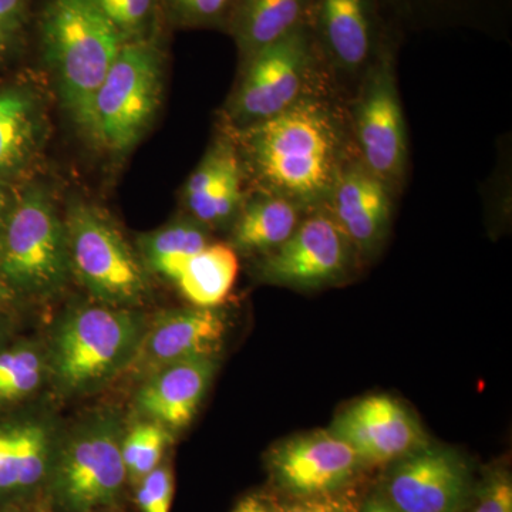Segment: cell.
<instances>
[{
  "instance_id": "6da1fadb",
  "label": "cell",
  "mask_w": 512,
  "mask_h": 512,
  "mask_svg": "<svg viewBox=\"0 0 512 512\" xmlns=\"http://www.w3.org/2000/svg\"><path fill=\"white\" fill-rule=\"evenodd\" d=\"M225 133L245 192L285 198L306 211L328 202L343 168L357 156L348 106L338 94L309 97L272 119Z\"/></svg>"
},
{
  "instance_id": "7a4b0ae2",
  "label": "cell",
  "mask_w": 512,
  "mask_h": 512,
  "mask_svg": "<svg viewBox=\"0 0 512 512\" xmlns=\"http://www.w3.org/2000/svg\"><path fill=\"white\" fill-rule=\"evenodd\" d=\"M39 40L60 104L84 133L94 96L124 45L123 37L94 0H46Z\"/></svg>"
},
{
  "instance_id": "3957f363",
  "label": "cell",
  "mask_w": 512,
  "mask_h": 512,
  "mask_svg": "<svg viewBox=\"0 0 512 512\" xmlns=\"http://www.w3.org/2000/svg\"><path fill=\"white\" fill-rule=\"evenodd\" d=\"M323 94L340 96L311 30L302 26L239 63L237 82L220 110V128L242 130Z\"/></svg>"
},
{
  "instance_id": "277c9868",
  "label": "cell",
  "mask_w": 512,
  "mask_h": 512,
  "mask_svg": "<svg viewBox=\"0 0 512 512\" xmlns=\"http://www.w3.org/2000/svg\"><path fill=\"white\" fill-rule=\"evenodd\" d=\"M69 244L64 215L42 181L16 185L12 207L0 228V282L16 299H46L69 279Z\"/></svg>"
},
{
  "instance_id": "5b68a950",
  "label": "cell",
  "mask_w": 512,
  "mask_h": 512,
  "mask_svg": "<svg viewBox=\"0 0 512 512\" xmlns=\"http://www.w3.org/2000/svg\"><path fill=\"white\" fill-rule=\"evenodd\" d=\"M146 326L134 308L97 302L67 312L50 348L57 387L67 394H83L109 383L133 362Z\"/></svg>"
},
{
  "instance_id": "8992f818",
  "label": "cell",
  "mask_w": 512,
  "mask_h": 512,
  "mask_svg": "<svg viewBox=\"0 0 512 512\" xmlns=\"http://www.w3.org/2000/svg\"><path fill=\"white\" fill-rule=\"evenodd\" d=\"M164 80L161 37L124 43L94 96L84 134L104 153L127 156L156 123Z\"/></svg>"
},
{
  "instance_id": "52a82bcc",
  "label": "cell",
  "mask_w": 512,
  "mask_h": 512,
  "mask_svg": "<svg viewBox=\"0 0 512 512\" xmlns=\"http://www.w3.org/2000/svg\"><path fill=\"white\" fill-rule=\"evenodd\" d=\"M404 35L390 30L379 56L346 101L357 156L396 197L409 175V136L397 83V56Z\"/></svg>"
},
{
  "instance_id": "ba28073f",
  "label": "cell",
  "mask_w": 512,
  "mask_h": 512,
  "mask_svg": "<svg viewBox=\"0 0 512 512\" xmlns=\"http://www.w3.org/2000/svg\"><path fill=\"white\" fill-rule=\"evenodd\" d=\"M70 269L94 301L134 308L148 295L146 266L99 205L73 198L64 212Z\"/></svg>"
},
{
  "instance_id": "9c48e42d",
  "label": "cell",
  "mask_w": 512,
  "mask_h": 512,
  "mask_svg": "<svg viewBox=\"0 0 512 512\" xmlns=\"http://www.w3.org/2000/svg\"><path fill=\"white\" fill-rule=\"evenodd\" d=\"M120 421L99 414L56 448L50 470L49 501L62 512H94L116 504L128 481L121 456Z\"/></svg>"
},
{
  "instance_id": "30bf717a",
  "label": "cell",
  "mask_w": 512,
  "mask_h": 512,
  "mask_svg": "<svg viewBox=\"0 0 512 512\" xmlns=\"http://www.w3.org/2000/svg\"><path fill=\"white\" fill-rule=\"evenodd\" d=\"M308 28L336 90L348 101L396 26L382 0H311Z\"/></svg>"
},
{
  "instance_id": "8fae6325",
  "label": "cell",
  "mask_w": 512,
  "mask_h": 512,
  "mask_svg": "<svg viewBox=\"0 0 512 512\" xmlns=\"http://www.w3.org/2000/svg\"><path fill=\"white\" fill-rule=\"evenodd\" d=\"M362 264L325 204L308 211L281 247L258 256L255 272L266 284L319 289L348 281Z\"/></svg>"
},
{
  "instance_id": "7c38bea8",
  "label": "cell",
  "mask_w": 512,
  "mask_h": 512,
  "mask_svg": "<svg viewBox=\"0 0 512 512\" xmlns=\"http://www.w3.org/2000/svg\"><path fill=\"white\" fill-rule=\"evenodd\" d=\"M474 488L473 474L460 454L427 444L394 461L382 495L399 512H466Z\"/></svg>"
},
{
  "instance_id": "4fadbf2b",
  "label": "cell",
  "mask_w": 512,
  "mask_h": 512,
  "mask_svg": "<svg viewBox=\"0 0 512 512\" xmlns=\"http://www.w3.org/2000/svg\"><path fill=\"white\" fill-rule=\"evenodd\" d=\"M272 480L289 498L349 487L365 464L332 431H313L278 444L268 458Z\"/></svg>"
},
{
  "instance_id": "5bb4252c",
  "label": "cell",
  "mask_w": 512,
  "mask_h": 512,
  "mask_svg": "<svg viewBox=\"0 0 512 512\" xmlns=\"http://www.w3.org/2000/svg\"><path fill=\"white\" fill-rule=\"evenodd\" d=\"M330 431L349 444L365 466L394 463L429 444L414 414L386 394L350 404Z\"/></svg>"
},
{
  "instance_id": "9a60e30c",
  "label": "cell",
  "mask_w": 512,
  "mask_h": 512,
  "mask_svg": "<svg viewBox=\"0 0 512 512\" xmlns=\"http://www.w3.org/2000/svg\"><path fill=\"white\" fill-rule=\"evenodd\" d=\"M396 198L359 156L343 168L326 205L360 261L375 258L389 239Z\"/></svg>"
},
{
  "instance_id": "2e32d148",
  "label": "cell",
  "mask_w": 512,
  "mask_h": 512,
  "mask_svg": "<svg viewBox=\"0 0 512 512\" xmlns=\"http://www.w3.org/2000/svg\"><path fill=\"white\" fill-rule=\"evenodd\" d=\"M227 323L215 308L174 309L146 326L133 362L137 379L146 380L164 367L197 357H215L222 348Z\"/></svg>"
},
{
  "instance_id": "e0dca14e",
  "label": "cell",
  "mask_w": 512,
  "mask_h": 512,
  "mask_svg": "<svg viewBox=\"0 0 512 512\" xmlns=\"http://www.w3.org/2000/svg\"><path fill=\"white\" fill-rule=\"evenodd\" d=\"M49 136L45 100L33 84H0V184L28 180Z\"/></svg>"
},
{
  "instance_id": "ac0fdd59",
  "label": "cell",
  "mask_w": 512,
  "mask_h": 512,
  "mask_svg": "<svg viewBox=\"0 0 512 512\" xmlns=\"http://www.w3.org/2000/svg\"><path fill=\"white\" fill-rule=\"evenodd\" d=\"M56 446L52 431L32 417L0 420V505L20 498L47 483Z\"/></svg>"
},
{
  "instance_id": "d6986e66",
  "label": "cell",
  "mask_w": 512,
  "mask_h": 512,
  "mask_svg": "<svg viewBox=\"0 0 512 512\" xmlns=\"http://www.w3.org/2000/svg\"><path fill=\"white\" fill-rule=\"evenodd\" d=\"M217 365L215 357H197L158 370L141 383L138 412L165 429H184L200 409Z\"/></svg>"
},
{
  "instance_id": "ffe728a7",
  "label": "cell",
  "mask_w": 512,
  "mask_h": 512,
  "mask_svg": "<svg viewBox=\"0 0 512 512\" xmlns=\"http://www.w3.org/2000/svg\"><path fill=\"white\" fill-rule=\"evenodd\" d=\"M392 25L409 30L466 28L504 33L508 30L511 0H382Z\"/></svg>"
},
{
  "instance_id": "44dd1931",
  "label": "cell",
  "mask_w": 512,
  "mask_h": 512,
  "mask_svg": "<svg viewBox=\"0 0 512 512\" xmlns=\"http://www.w3.org/2000/svg\"><path fill=\"white\" fill-rule=\"evenodd\" d=\"M308 211L275 195L247 192L232 222L229 242L237 254L262 256L291 238Z\"/></svg>"
},
{
  "instance_id": "7402d4cb",
  "label": "cell",
  "mask_w": 512,
  "mask_h": 512,
  "mask_svg": "<svg viewBox=\"0 0 512 512\" xmlns=\"http://www.w3.org/2000/svg\"><path fill=\"white\" fill-rule=\"evenodd\" d=\"M311 0H238L225 33L237 46L239 63L308 25Z\"/></svg>"
},
{
  "instance_id": "603a6c76",
  "label": "cell",
  "mask_w": 512,
  "mask_h": 512,
  "mask_svg": "<svg viewBox=\"0 0 512 512\" xmlns=\"http://www.w3.org/2000/svg\"><path fill=\"white\" fill-rule=\"evenodd\" d=\"M239 271L235 249L225 242L208 247L185 259L173 282L198 308H217L234 288Z\"/></svg>"
},
{
  "instance_id": "cb8c5ba5",
  "label": "cell",
  "mask_w": 512,
  "mask_h": 512,
  "mask_svg": "<svg viewBox=\"0 0 512 512\" xmlns=\"http://www.w3.org/2000/svg\"><path fill=\"white\" fill-rule=\"evenodd\" d=\"M211 232L210 228L185 215L164 227L138 235L137 252L147 272L173 281L185 259L211 244Z\"/></svg>"
},
{
  "instance_id": "d4e9b609",
  "label": "cell",
  "mask_w": 512,
  "mask_h": 512,
  "mask_svg": "<svg viewBox=\"0 0 512 512\" xmlns=\"http://www.w3.org/2000/svg\"><path fill=\"white\" fill-rule=\"evenodd\" d=\"M46 356L36 343L10 339L0 348V410L25 402L42 386Z\"/></svg>"
},
{
  "instance_id": "484cf974",
  "label": "cell",
  "mask_w": 512,
  "mask_h": 512,
  "mask_svg": "<svg viewBox=\"0 0 512 512\" xmlns=\"http://www.w3.org/2000/svg\"><path fill=\"white\" fill-rule=\"evenodd\" d=\"M235 156V147L231 137L225 131L212 141L200 164L197 165L181 191L185 215L208 228L210 222V204L212 194L217 188L222 173L231 158Z\"/></svg>"
},
{
  "instance_id": "4316f807",
  "label": "cell",
  "mask_w": 512,
  "mask_h": 512,
  "mask_svg": "<svg viewBox=\"0 0 512 512\" xmlns=\"http://www.w3.org/2000/svg\"><path fill=\"white\" fill-rule=\"evenodd\" d=\"M124 43L161 37L160 0H94Z\"/></svg>"
},
{
  "instance_id": "83f0119b",
  "label": "cell",
  "mask_w": 512,
  "mask_h": 512,
  "mask_svg": "<svg viewBox=\"0 0 512 512\" xmlns=\"http://www.w3.org/2000/svg\"><path fill=\"white\" fill-rule=\"evenodd\" d=\"M171 443L168 429L161 424H137L121 441V456L128 481L137 484L141 478L156 470L163 460L165 448Z\"/></svg>"
},
{
  "instance_id": "f1b7e54d",
  "label": "cell",
  "mask_w": 512,
  "mask_h": 512,
  "mask_svg": "<svg viewBox=\"0 0 512 512\" xmlns=\"http://www.w3.org/2000/svg\"><path fill=\"white\" fill-rule=\"evenodd\" d=\"M238 0H160L165 26L180 30H227Z\"/></svg>"
},
{
  "instance_id": "f546056e",
  "label": "cell",
  "mask_w": 512,
  "mask_h": 512,
  "mask_svg": "<svg viewBox=\"0 0 512 512\" xmlns=\"http://www.w3.org/2000/svg\"><path fill=\"white\" fill-rule=\"evenodd\" d=\"M468 512H512V478L507 468H493L474 488Z\"/></svg>"
},
{
  "instance_id": "4dcf8cb0",
  "label": "cell",
  "mask_w": 512,
  "mask_h": 512,
  "mask_svg": "<svg viewBox=\"0 0 512 512\" xmlns=\"http://www.w3.org/2000/svg\"><path fill=\"white\" fill-rule=\"evenodd\" d=\"M174 474L168 464H160L137 483L136 503L141 512H170L174 498Z\"/></svg>"
},
{
  "instance_id": "1f68e13d",
  "label": "cell",
  "mask_w": 512,
  "mask_h": 512,
  "mask_svg": "<svg viewBox=\"0 0 512 512\" xmlns=\"http://www.w3.org/2000/svg\"><path fill=\"white\" fill-rule=\"evenodd\" d=\"M362 505V497L349 485L315 497L289 498L288 503L276 507V512H360Z\"/></svg>"
},
{
  "instance_id": "d6a6232c",
  "label": "cell",
  "mask_w": 512,
  "mask_h": 512,
  "mask_svg": "<svg viewBox=\"0 0 512 512\" xmlns=\"http://www.w3.org/2000/svg\"><path fill=\"white\" fill-rule=\"evenodd\" d=\"M29 19V0H0V22L20 40Z\"/></svg>"
},
{
  "instance_id": "836d02e7",
  "label": "cell",
  "mask_w": 512,
  "mask_h": 512,
  "mask_svg": "<svg viewBox=\"0 0 512 512\" xmlns=\"http://www.w3.org/2000/svg\"><path fill=\"white\" fill-rule=\"evenodd\" d=\"M232 512H276V507L261 495L254 494L242 498Z\"/></svg>"
},
{
  "instance_id": "e575fe53",
  "label": "cell",
  "mask_w": 512,
  "mask_h": 512,
  "mask_svg": "<svg viewBox=\"0 0 512 512\" xmlns=\"http://www.w3.org/2000/svg\"><path fill=\"white\" fill-rule=\"evenodd\" d=\"M16 185L0 184V228L6 220V215L12 207L15 198Z\"/></svg>"
},
{
  "instance_id": "d590c367",
  "label": "cell",
  "mask_w": 512,
  "mask_h": 512,
  "mask_svg": "<svg viewBox=\"0 0 512 512\" xmlns=\"http://www.w3.org/2000/svg\"><path fill=\"white\" fill-rule=\"evenodd\" d=\"M360 512H399L394 510L392 505L384 500L382 494L375 495L367 501H363L362 510Z\"/></svg>"
},
{
  "instance_id": "8d00e7d4",
  "label": "cell",
  "mask_w": 512,
  "mask_h": 512,
  "mask_svg": "<svg viewBox=\"0 0 512 512\" xmlns=\"http://www.w3.org/2000/svg\"><path fill=\"white\" fill-rule=\"evenodd\" d=\"M13 323L8 312H0V348L12 339Z\"/></svg>"
},
{
  "instance_id": "74e56055",
  "label": "cell",
  "mask_w": 512,
  "mask_h": 512,
  "mask_svg": "<svg viewBox=\"0 0 512 512\" xmlns=\"http://www.w3.org/2000/svg\"><path fill=\"white\" fill-rule=\"evenodd\" d=\"M18 303V299L12 292L0 282V312H10V309Z\"/></svg>"
},
{
  "instance_id": "f35d334b",
  "label": "cell",
  "mask_w": 512,
  "mask_h": 512,
  "mask_svg": "<svg viewBox=\"0 0 512 512\" xmlns=\"http://www.w3.org/2000/svg\"><path fill=\"white\" fill-rule=\"evenodd\" d=\"M26 512H55V507H53L50 501L40 500Z\"/></svg>"
},
{
  "instance_id": "ab89813d",
  "label": "cell",
  "mask_w": 512,
  "mask_h": 512,
  "mask_svg": "<svg viewBox=\"0 0 512 512\" xmlns=\"http://www.w3.org/2000/svg\"><path fill=\"white\" fill-rule=\"evenodd\" d=\"M0 512H26L19 507L18 504L0 505Z\"/></svg>"
}]
</instances>
